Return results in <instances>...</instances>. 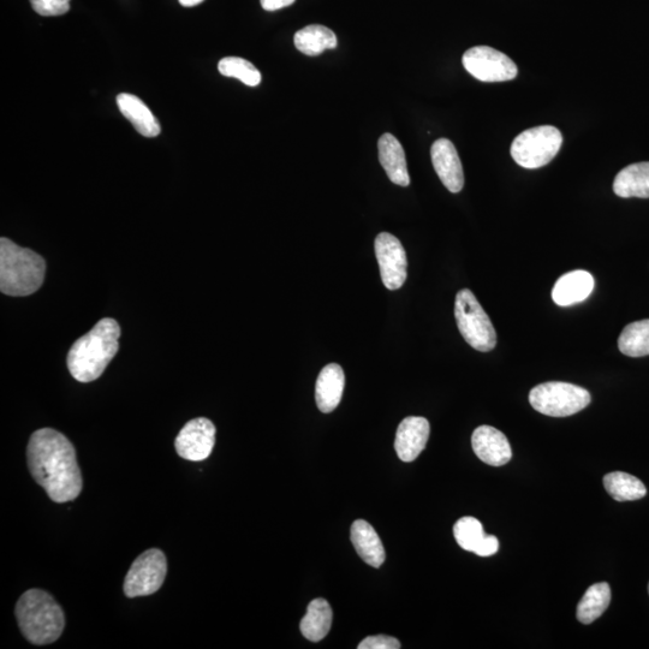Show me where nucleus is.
Instances as JSON below:
<instances>
[{"mask_svg":"<svg viewBox=\"0 0 649 649\" xmlns=\"http://www.w3.org/2000/svg\"><path fill=\"white\" fill-rule=\"evenodd\" d=\"M28 467L35 481L56 503L80 496L82 475L70 440L52 428L32 434L27 448Z\"/></svg>","mask_w":649,"mask_h":649,"instance_id":"1","label":"nucleus"},{"mask_svg":"<svg viewBox=\"0 0 649 649\" xmlns=\"http://www.w3.org/2000/svg\"><path fill=\"white\" fill-rule=\"evenodd\" d=\"M119 337L121 327L115 319L100 320L70 348L67 363L71 375L81 383H91L101 377L118 353Z\"/></svg>","mask_w":649,"mask_h":649,"instance_id":"2","label":"nucleus"},{"mask_svg":"<svg viewBox=\"0 0 649 649\" xmlns=\"http://www.w3.org/2000/svg\"><path fill=\"white\" fill-rule=\"evenodd\" d=\"M16 618L22 634L34 645H50L61 637L65 618L62 607L41 589H29L16 605Z\"/></svg>","mask_w":649,"mask_h":649,"instance_id":"3","label":"nucleus"},{"mask_svg":"<svg viewBox=\"0 0 649 649\" xmlns=\"http://www.w3.org/2000/svg\"><path fill=\"white\" fill-rule=\"evenodd\" d=\"M46 263L43 256L17 246L9 238L0 240V290L9 296H29L44 283Z\"/></svg>","mask_w":649,"mask_h":649,"instance_id":"4","label":"nucleus"},{"mask_svg":"<svg viewBox=\"0 0 649 649\" xmlns=\"http://www.w3.org/2000/svg\"><path fill=\"white\" fill-rule=\"evenodd\" d=\"M455 317L458 330L470 347L481 353H488L496 348V330L484 308L469 289H463L457 294Z\"/></svg>","mask_w":649,"mask_h":649,"instance_id":"5","label":"nucleus"},{"mask_svg":"<svg viewBox=\"0 0 649 649\" xmlns=\"http://www.w3.org/2000/svg\"><path fill=\"white\" fill-rule=\"evenodd\" d=\"M591 395L586 389L561 381L535 386L529 394V402L540 414L552 418H567L587 408Z\"/></svg>","mask_w":649,"mask_h":649,"instance_id":"6","label":"nucleus"},{"mask_svg":"<svg viewBox=\"0 0 649 649\" xmlns=\"http://www.w3.org/2000/svg\"><path fill=\"white\" fill-rule=\"evenodd\" d=\"M563 136L551 125L525 130L512 142L511 156L525 169H540L552 162L561 150Z\"/></svg>","mask_w":649,"mask_h":649,"instance_id":"7","label":"nucleus"},{"mask_svg":"<svg viewBox=\"0 0 649 649\" xmlns=\"http://www.w3.org/2000/svg\"><path fill=\"white\" fill-rule=\"evenodd\" d=\"M168 574V562L163 551L152 549L135 559L124 581L128 598L146 597L159 591Z\"/></svg>","mask_w":649,"mask_h":649,"instance_id":"8","label":"nucleus"},{"mask_svg":"<svg viewBox=\"0 0 649 649\" xmlns=\"http://www.w3.org/2000/svg\"><path fill=\"white\" fill-rule=\"evenodd\" d=\"M463 67L482 82L510 81L518 73L512 59L488 46H476L464 53Z\"/></svg>","mask_w":649,"mask_h":649,"instance_id":"9","label":"nucleus"},{"mask_svg":"<svg viewBox=\"0 0 649 649\" xmlns=\"http://www.w3.org/2000/svg\"><path fill=\"white\" fill-rule=\"evenodd\" d=\"M374 250L385 287L401 289L408 275L407 253L401 241L389 232H381L375 238Z\"/></svg>","mask_w":649,"mask_h":649,"instance_id":"10","label":"nucleus"},{"mask_svg":"<svg viewBox=\"0 0 649 649\" xmlns=\"http://www.w3.org/2000/svg\"><path fill=\"white\" fill-rule=\"evenodd\" d=\"M216 444V427L205 418L189 421L175 442L178 456L184 460L200 462L211 456Z\"/></svg>","mask_w":649,"mask_h":649,"instance_id":"11","label":"nucleus"},{"mask_svg":"<svg viewBox=\"0 0 649 649\" xmlns=\"http://www.w3.org/2000/svg\"><path fill=\"white\" fill-rule=\"evenodd\" d=\"M431 157L440 181L451 193H460L464 187L463 166L456 147L448 139H439L432 145Z\"/></svg>","mask_w":649,"mask_h":649,"instance_id":"12","label":"nucleus"},{"mask_svg":"<svg viewBox=\"0 0 649 649\" xmlns=\"http://www.w3.org/2000/svg\"><path fill=\"white\" fill-rule=\"evenodd\" d=\"M431 426L425 418L409 416L404 419L396 433L395 450L403 462H413L425 450L430 438Z\"/></svg>","mask_w":649,"mask_h":649,"instance_id":"13","label":"nucleus"},{"mask_svg":"<svg viewBox=\"0 0 649 649\" xmlns=\"http://www.w3.org/2000/svg\"><path fill=\"white\" fill-rule=\"evenodd\" d=\"M475 455L492 467H502L511 461L512 451L505 434L491 426L476 428L472 437Z\"/></svg>","mask_w":649,"mask_h":649,"instance_id":"14","label":"nucleus"},{"mask_svg":"<svg viewBox=\"0 0 649 649\" xmlns=\"http://www.w3.org/2000/svg\"><path fill=\"white\" fill-rule=\"evenodd\" d=\"M379 162L383 166L387 177L397 186L408 187L410 176L406 153L401 142L394 135L386 133L378 142Z\"/></svg>","mask_w":649,"mask_h":649,"instance_id":"15","label":"nucleus"},{"mask_svg":"<svg viewBox=\"0 0 649 649\" xmlns=\"http://www.w3.org/2000/svg\"><path fill=\"white\" fill-rule=\"evenodd\" d=\"M345 386L343 368L337 363H330L321 369L315 386V400L320 412L332 413L342 401Z\"/></svg>","mask_w":649,"mask_h":649,"instance_id":"16","label":"nucleus"},{"mask_svg":"<svg viewBox=\"0 0 649 649\" xmlns=\"http://www.w3.org/2000/svg\"><path fill=\"white\" fill-rule=\"evenodd\" d=\"M594 290V278L587 271H573L558 279L552 290L556 305L569 307L588 299Z\"/></svg>","mask_w":649,"mask_h":649,"instance_id":"17","label":"nucleus"},{"mask_svg":"<svg viewBox=\"0 0 649 649\" xmlns=\"http://www.w3.org/2000/svg\"><path fill=\"white\" fill-rule=\"evenodd\" d=\"M117 106L123 116L132 122L136 132L145 136V138H156L162 132L160 124L152 111L136 95L129 93L119 94L117 97Z\"/></svg>","mask_w":649,"mask_h":649,"instance_id":"18","label":"nucleus"},{"mask_svg":"<svg viewBox=\"0 0 649 649\" xmlns=\"http://www.w3.org/2000/svg\"><path fill=\"white\" fill-rule=\"evenodd\" d=\"M351 543L359 556L373 568H380L385 562L383 543L375 529L365 520H357L351 526Z\"/></svg>","mask_w":649,"mask_h":649,"instance_id":"19","label":"nucleus"},{"mask_svg":"<svg viewBox=\"0 0 649 649\" xmlns=\"http://www.w3.org/2000/svg\"><path fill=\"white\" fill-rule=\"evenodd\" d=\"M613 192L619 198H649V163L627 166L615 178Z\"/></svg>","mask_w":649,"mask_h":649,"instance_id":"20","label":"nucleus"},{"mask_svg":"<svg viewBox=\"0 0 649 649\" xmlns=\"http://www.w3.org/2000/svg\"><path fill=\"white\" fill-rule=\"evenodd\" d=\"M333 619L332 609L325 599H315L308 605L301 621V631L307 640L319 642L329 634Z\"/></svg>","mask_w":649,"mask_h":649,"instance_id":"21","label":"nucleus"},{"mask_svg":"<svg viewBox=\"0 0 649 649\" xmlns=\"http://www.w3.org/2000/svg\"><path fill=\"white\" fill-rule=\"evenodd\" d=\"M296 49L307 56H319L326 50L336 49V34L330 28L320 25L307 26L294 37Z\"/></svg>","mask_w":649,"mask_h":649,"instance_id":"22","label":"nucleus"},{"mask_svg":"<svg viewBox=\"0 0 649 649\" xmlns=\"http://www.w3.org/2000/svg\"><path fill=\"white\" fill-rule=\"evenodd\" d=\"M611 603V588L609 583L601 582L588 588L583 595L576 616L582 624L597 621Z\"/></svg>","mask_w":649,"mask_h":649,"instance_id":"23","label":"nucleus"},{"mask_svg":"<svg viewBox=\"0 0 649 649\" xmlns=\"http://www.w3.org/2000/svg\"><path fill=\"white\" fill-rule=\"evenodd\" d=\"M604 487L610 496L617 502H633L646 496L647 488L635 476L613 472L605 475Z\"/></svg>","mask_w":649,"mask_h":649,"instance_id":"24","label":"nucleus"},{"mask_svg":"<svg viewBox=\"0 0 649 649\" xmlns=\"http://www.w3.org/2000/svg\"><path fill=\"white\" fill-rule=\"evenodd\" d=\"M618 348L625 356L649 355V319L629 324L618 339Z\"/></svg>","mask_w":649,"mask_h":649,"instance_id":"25","label":"nucleus"},{"mask_svg":"<svg viewBox=\"0 0 649 649\" xmlns=\"http://www.w3.org/2000/svg\"><path fill=\"white\" fill-rule=\"evenodd\" d=\"M219 73L226 77H235L249 87L260 85L261 74L254 65L240 57H226L218 64Z\"/></svg>","mask_w":649,"mask_h":649,"instance_id":"26","label":"nucleus"},{"mask_svg":"<svg viewBox=\"0 0 649 649\" xmlns=\"http://www.w3.org/2000/svg\"><path fill=\"white\" fill-rule=\"evenodd\" d=\"M454 535L457 544L464 551L474 552L485 539L486 534L481 522L474 517H462L456 522Z\"/></svg>","mask_w":649,"mask_h":649,"instance_id":"27","label":"nucleus"},{"mask_svg":"<svg viewBox=\"0 0 649 649\" xmlns=\"http://www.w3.org/2000/svg\"><path fill=\"white\" fill-rule=\"evenodd\" d=\"M35 13L41 16H62L70 10V0H31Z\"/></svg>","mask_w":649,"mask_h":649,"instance_id":"28","label":"nucleus"},{"mask_svg":"<svg viewBox=\"0 0 649 649\" xmlns=\"http://www.w3.org/2000/svg\"><path fill=\"white\" fill-rule=\"evenodd\" d=\"M401 642L387 635L368 636L357 648L359 649H400Z\"/></svg>","mask_w":649,"mask_h":649,"instance_id":"29","label":"nucleus"},{"mask_svg":"<svg viewBox=\"0 0 649 649\" xmlns=\"http://www.w3.org/2000/svg\"><path fill=\"white\" fill-rule=\"evenodd\" d=\"M499 550V541L494 535H486L485 539L475 551V555L480 557H490L496 555Z\"/></svg>","mask_w":649,"mask_h":649,"instance_id":"30","label":"nucleus"},{"mask_svg":"<svg viewBox=\"0 0 649 649\" xmlns=\"http://www.w3.org/2000/svg\"><path fill=\"white\" fill-rule=\"evenodd\" d=\"M295 2L296 0H260L261 7L266 11H277L288 8Z\"/></svg>","mask_w":649,"mask_h":649,"instance_id":"31","label":"nucleus"},{"mask_svg":"<svg viewBox=\"0 0 649 649\" xmlns=\"http://www.w3.org/2000/svg\"><path fill=\"white\" fill-rule=\"evenodd\" d=\"M184 8L196 7V5L201 4L204 0H178Z\"/></svg>","mask_w":649,"mask_h":649,"instance_id":"32","label":"nucleus"},{"mask_svg":"<svg viewBox=\"0 0 649 649\" xmlns=\"http://www.w3.org/2000/svg\"><path fill=\"white\" fill-rule=\"evenodd\" d=\"M648 593H649V586H648Z\"/></svg>","mask_w":649,"mask_h":649,"instance_id":"33","label":"nucleus"}]
</instances>
